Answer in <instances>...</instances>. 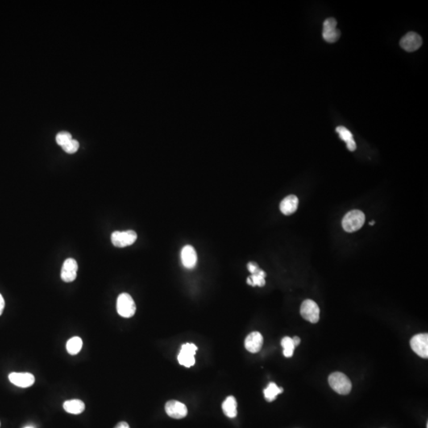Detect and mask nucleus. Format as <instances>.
<instances>
[{
	"instance_id": "obj_1",
	"label": "nucleus",
	"mask_w": 428,
	"mask_h": 428,
	"mask_svg": "<svg viewBox=\"0 0 428 428\" xmlns=\"http://www.w3.org/2000/svg\"><path fill=\"white\" fill-rule=\"evenodd\" d=\"M365 214L360 210H352L349 212L343 217L342 221V228L347 233L358 231L365 223Z\"/></svg>"
},
{
	"instance_id": "obj_2",
	"label": "nucleus",
	"mask_w": 428,
	"mask_h": 428,
	"mask_svg": "<svg viewBox=\"0 0 428 428\" xmlns=\"http://www.w3.org/2000/svg\"><path fill=\"white\" fill-rule=\"evenodd\" d=\"M329 383L338 394L347 395L351 392L352 384L347 375L340 372L333 373L329 376Z\"/></svg>"
},
{
	"instance_id": "obj_3",
	"label": "nucleus",
	"mask_w": 428,
	"mask_h": 428,
	"mask_svg": "<svg viewBox=\"0 0 428 428\" xmlns=\"http://www.w3.org/2000/svg\"><path fill=\"white\" fill-rule=\"evenodd\" d=\"M136 305L134 299L129 293H123L118 296L117 300V311L124 318L134 317L136 313Z\"/></svg>"
},
{
	"instance_id": "obj_4",
	"label": "nucleus",
	"mask_w": 428,
	"mask_h": 428,
	"mask_svg": "<svg viewBox=\"0 0 428 428\" xmlns=\"http://www.w3.org/2000/svg\"><path fill=\"white\" fill-rule=\"evenodd\" d=\"M137 239H138V235L133 230L124 232L116 231L112 233L111 235L112 243L117 247L130 246L135 243Z\"/></svg>"
},
{
	"instance_id": "obj_5",
	"label": "nucleus",
	"mask_w": 428,
	"mask_h": 428,
	"mask_svg": "<svg viewBox=\"0 0 428 428\" xmlns=\"http://www.w3.org/2000/svg\"><path fill=\"white\" fill-rule=\"evenodd\" d=\"M197 347L193 343H186L183 345L178 355V361L182 366L186 367H191L195 364V355Z\"/></svg>"
},
{
	"instance_id": "obj_6",
	"label": "nucleus",
	"mask_w": 428,
	"mask_h": 428,
	"mask_svg": "<svg viewBox=\"0 0 428 428\" xmlns=\"http://www.w3.org/2000/svg\"><path fill=\"white\" fill-rule=\"evenodd\" d=\"M301 315L309 322L316 324L320 319V309L317 303L312 300H306L301 306Z\"/></svg>"
},
{
	"instance_id": "obj_7",
	"label": "nucleus",
	"mask_w": 428,
	"mask_h": 428,
	"mask_svg": "<svg viewBox=\"0 0 428 428\" xmlns=\"http://www.w3.org/2000/svg\"><path fill=\"white\" fill-rule=\"evenodd\" d=\"M337 21L334 18H327L323 24V38L325 42L334 43L340 37V31L336 28Z\"/></svg>"
},
{
	"instance_id": "obj_8",
	"label": "nucleus",
	"mask_w": 428,
	"mask_h": 428,
	"mask_svg": "<svg viewBox=\"0 0 428 428\" xmlns=\"http://www.w3.org/2000/svg\"><path fill=\"white\" fill-rule=\"evenodd\" d=\"M411 347L419 356L424 359L428 358V334H419L412 337L410 342Z\"/></svg>"
},
{
	"instance_id": "obj_9",
	"label": "nucleus",
	"mask_w": 428,
	"mask_h": 428,
	"mask_svg": "<svg viewBox=\"0 0 428 428\" xmlns=\"http://www.w3.org/2000/svg\"><path fill=\"white\" fill-rule=\"evenodd\" d=\"M422 38L414 32L408 33L400 40V45L403 49L407 52H414L422 46Z\"/></svg>"
},
{
	"instance_id": "obj_10",
	"label": "nucleus",
	"mask_w": 428,
	"mask_h": 428,
	"mask_svg": "<svg viewBox=\"0 0 428 428\" xmlns=\"http://www.w3.org/2000/svg\"><path fill=\"white\" fill-rule=\"evenodd\" d=\"M8 379L10 382L19 388H29L35 382V378L30 373H11Z\"/></svg>"
},
{
	"instance_id": "obj_11",
	"label": "nucleus",
	"mask_w": 428,
	"mask_h": 428,
	"mask_svg": "<svg viewBox=\"0 0 428 428\" xmlns=\"http://www.w3.org/2000/svg\"><path fill=\"white\" fill-rule=\"evenodd\" d=\"M167 414L173 419H183L188 415V408L178 400H169L165 405Z\"/></svg>"
},
{
	"instance_id": "obj_12",
	"label": "nucleus",
	"mask_w": 428,
	"mask_h": 428,
	"mask_svg": "<svg viewBox=\"0 0 428 428\" xmlns=\"http://www.w3.org/2000/svg\"><path fill=\"white\" fill-rule=\"evenodd\" d=\"M77 262L72 258L66 259L61 269V279L65 283L75 281L77 276Z\"/></svg>"
},
{
	"instance_id": "obj_13",
	"label": "nucleus",
	"mask_w": 428,
	"mask_h": 428,
	"mask_svg": "<svg viewBox=\"0 0 428 428\" xmlns=\"http://www.w3.org/2000/svg\"><path fill=\"white\" fill-rule=\"evenodd\" d=\"M181 260L183 265L187 269H193L196 267L197 261V252L191 245H186L182 249Z\"/></svg>"
},
{
	"instance_id": "obj_14",
	"label": "nucleus",
	"mask_w": 428,
	"mask_h": 428,
	"mask_svg": "<svg viewBox=\"0 0 428 428\" xmlns=\"http://www.w3.org/2000/svg\"><path fill=\"white\" fill-rule=\"evenodd\" d=\"M263 344V338L258 332H253L245 338V348L251 353L259 352Z\"/></svg>"
},
{
	"instance_id": "obj_15",
	"label": "nucleus",
	"mask_w": 428,
	"mask_h": 428,
	"mask_svg": "<svg viewBox=\"0 0 428 428\" xmlns=\"http://www.w3.org/2000/svg\"><path fill=\"white\" fill-rule=\"evenodd\" d=\"M298 203L299 201L297 196L293 194L287 196L280 204V210L284 215H291L297 211Z\"/></svg>"
},
{
	"instance_id": "obj_16",
	"label": "nucleus",
	"mask_w": 428,
	"mask_h": 428,
	"mask_svg": "<svg viewBox=\"0 0 428 428\" xmlns=\"http://www.w3.org/2000/svg\"><path fill=\"white\" fill-rule=\"evenodd\" d=\"M65 412L70 414L79 415L85 410V404L80 400H67L63 404Z\"/></svg>"
},
{
	"instance_id": "obj_17",
	"label": "nucleus",
	"mask_w": 428,
	"mask_h": 428,
	"mask_svg": "<svg viewBox=\"0 0 428 428\" xmlns=\"http://www.w3.org/2000/svg\"><path fill=\"white\" fill-rule=\"evenodd\" d=\"M336 132L339 135V138L347 143V147L350 151H353L356 149V143L353 138L352 134L347 128L343 126H338L336 128Z\"/></svg>"
},
{
	"instance_id": "obj_18",
	"label": "nucleus",
	"mask_w": 428,
	"mask_h": 428,
	"mask_svg": "<svg viewBox=\"0 0 428 428\" xmlns=\"http://www.w3.org/2000/svg\"><path fill=\"white\" fill-rule=\"evenodd\" d=\"M222 409L225 416L229 418H235L237 416V402L235 397L229 396L222 404Z\"/></svg>"
},
{
	"instance_id": "obj_19",
	"label": "nucleus",
	"mask_w": 428,
	"mask_h": 428,
	"mask_svg": "<svg viewBox=\"0 0 428 428\" xmlns=\"http://www.w3.org/2000/svg\"><path fill=\"white\" fill-rule=\"evenodd\" d=\"M83 347V340L80 337L75 336L70 338L66 344V349L70 355H76L80 353Z\"/></svg>"
},
{
	"instance_id": "obj_20",
	"label": "nucleus",
	"mask_w": 428,
	"mask_h": 428,
	"mask_svg": "<svg viewBox=\"0 0 428 428\" xmlns=\"http://www.w3.org/2000/svg\"><path fill=\"white\" fill-rule=\"evenodd\" d=\"M283 392V388L278 386L277 384L274 382H271L268 386L264 389L263 393L265 396L266 400L268 402H271L276 399L278 395Z\"/></svg>"
},
{
	"instance_id": "obj_21",
	"label": "nucleus",
	"mask_w": 428,
	"mask_h": 428,
	"mask_svg": "<svg viewBox=\"0 0 428 428\" xmlns=\"http://www.w3.org/2000/svg\"><path fill=\"white\" fill-rule=\"evenodd\" d=\"M265 277V272L260 269L257 273L253 274L251 276L247 278V284L251 286H256V285L260 287L264 286L266 284Z\"/></svg>"
},
{
	"instance_id": "obj_22",
	"label": "nucleus",
	"mask_w": 428,
	"mask_h": 428,
	"mask_svg": "<svg viewBox=\"0 0 428 428\" xmlns=\"http://www.w3.org/2000/svg\"><path fill=\"white\" fill-rule=\"evenodd\" d=\"M282 346L283 347V355L286 358L293 356L295 346L293 339L290 337L285 336L282 339Z\"/></svg>"
},
{
	"instance_id": "obj_23",
	"label": "nucleus",
	"mask_w": 428,
	"mask_h": 428,
	"mask_svg": "<svg viewBox=\"0 0 428 428\" xmlns=\"http://www.w3.org/2000/svg\"><path fill=\"white\" fill-rule=\"evenodd\" d=\"M73 138L72 134L66 131L60 132L56 137V143L61 147L65 145L66 143H68Z\"/></svg>"
},
{
	"instance_id": "obj_24",
	"label": "nucleus",
	"mask_w": 428,
	"mask_h": 428,
	"mask_svg": "<svg viewBox=\"0 0 428 428\" xmlns=\"http://www.w3.org/2000/svg\"><path fill=\"white\" fill-rule=\"evenodd\" d=\"M79 147H80V143L76 140L72 139L68 143H66L65 145L63 146L62 148L67 153L74 154L78 151Z\"/></svg>"
},
{
	"instance_id": "obj_25",
	"label": "nucleus",
	"mask_w": 428,
	"mask_h": 428,
	"mask_svg": "<svg viewBox=\"0 0 428 428\" xmlns=\"http://www.w3.org/2000/svg\"><path fill=\"white\" fill-rule=\"evenodd\" d=\"M247 269L251 272V275H253V274L257 273L260 270V268H259V266L257 265V263L250 262L247 264Z\"/></svg>"
},
{
	"instance_id": "obj_26",
	"label": "nucleus",
	"mask_w": 428,
	"mask_h": 428,
	"mask_svg": "<svg viewBox=\"0 0 428 428\" xmlns=\"http://www.w3.org/2000/svg\"><path fill=\"white\" fill-rule=\"evenodd\" d=\"M5 307V301L4 299L2 297V295L0 293V316L2 315V312H3V309H4Z\"/></svg>"
},
{
	"instance_id": "obj_27",
	"label": "nucleus",
	"mask_w": 428,
	"mask_h": 428,
	"mask_svg": "<svg viewBox=\"0 0 428 428\" xmlns=\"http://www.w3.org/2000/svg\"><path fill=\"white\" fill-rule=\"evenodd\" d=\"M114 428H130L129 424L126 422H120L116 425Z\"/></svg>"
},
{
	"instance_id": "obj_28",
	"label": "nucleus",
	"mask_w": 428,
	"mask_h": 428,
	"mask_svg": "<svg viewBox=\"0 0 428 428\" xmlns=\"http://www.w3.org/2000/svg\"><path fill=\"white\" fill-rule=\"evenodd\" d=\"M293 344H294L295 347H297L299 344H300V342H301V338H299L297 336H294L293 338Z\"/></svg>"
},
{
	"instance_id": "obj_29",
	"label": "nucleus",
	"mask_w": 428,
	"mask_h": 428,
	"mask_svg": "<svg viewBox=\"0 0 428 428\" xmlns=\"http://www.w3.org/2000/svg\"><path fill=\"white\" fill-rule=\"evenodd\" d=\"M375 221H371V223H370V225H375Z\"/></svg>"
},
{
	"instance_id": "obj_30",
	"label": "nucleus",
	"mask_w": 428,
	"mask_h": 428,
	"mask_svg": "<svg viewBox=\"0 0 428 428\" xmlns=\"http://www.w3.org/2000/svg\"><path fill=\"white\" fill-rule=\"evenodd\" d=\"M33 428V427H26V428Z\"/></svg>"
}]
</instances>
